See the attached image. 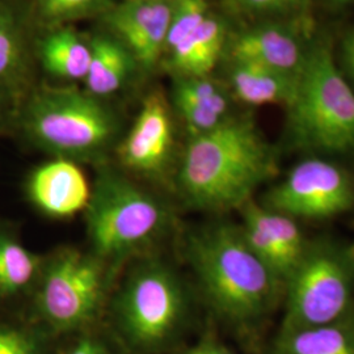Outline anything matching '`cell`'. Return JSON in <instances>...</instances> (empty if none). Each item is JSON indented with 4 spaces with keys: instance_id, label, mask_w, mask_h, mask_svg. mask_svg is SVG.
I'll return each instance as SVG.
<instances>
[{
    "instance_id": "cell-1",
    "label": "cell",
    "mask_w": 354,
    "mask_h": 354,
    "mask_svg": "<svg viewBox=\"0 0 354 354\" xmlns=\"http://www.w3.org/2000/svg\"><path fill=\"white\" fill-rule=\"evenodd\" d=\"M184 254L216 317L256 345L283 301L285 282L253 251L241 225L216 221L190 230Z\"/></svg>"
},
{
    "instance_id": "cell-2",
    "label": "cell",
    "mask_w": 354,
    "mask_h": 354,
    "mask_svg": "<svg viewBox=\"0 0 354 354\" xmlns=\"http://www.w3.org/2000/svg\"><path fill=\"white\" fill-rule=\"evenodd\" d=\"M277 172V152L252 118L230 117L214 130L190 137L175 184L192 209L226 213L241 210Z\"/></svg>"
},
{
    "instance_id": "cell-3",
    "label": "cell",
    "mask_w": 354,
    "mask_h": 354,
    "mask_svg": "<svg viewBox=\"0 0 354 354\" xmlns=\"http://www.w3.org/2000/svg\"><path fill=\"white\" fill-rule=\"evenodd\" d=\"M84 216L89 251L113 272L159 241L172 222L160 198L109 167L95 178Z\"/></svg>"
},
{
    "instance_id": "cell-4",
    "label": "cell",
    "mask_w": 354,
    "mask_h": 354,
    "mask_svg": "<svg viewBox=\"0 0 354 354\" xmlns=\"http://www.w3.org/2000/svg\"><path fill=\"white\" fill-rule=\"evenodd\" d=\"M288 108L291 147L326 155H354V92L323 42L306 53Z\"/></svg>"
},
{
    "instance_id": "cell-5",
    "label": "cell",
    "mask_w": 354,
    "mask_h": 354,
    "mask_svg": "<svg viewBox=\"0 0 354 354\" xmlns=\"http://www.w3.org/2000/svg\"><path fill=\"white\" fill-rule=\"evenodd\" d=\"M112 317L129 349L159 353L185 328L189 297L172 266L159 259H143L129 270L115 291Z\"/></svg>"
},
{
    "instance_id": "cell-6",
    "label": "cell",
    "mask_w": 354,
    "mask_h": 354,
    "mask_svg": "<svg viewBox=\"0 0 354 354\" xmlns=\"http://www.w3.org/2000/svg\"><path fill=\"white\" fill-rule=\"evenodd\" d=\"M23 125L41 149L76 163L100 159L118 130L102 99L74 87L37 91L26 104Z\"/></svg>"
},
{
    "instance_id": "cell-7",
    "label": "cell",
    "mask_w": 354,
    "mask_h": 354,
    "mask_svg": "<svg viewBox=\"0 0 354 354\" xmlns=\"http://www.w3.org/2000/svg\"><path fill=\"white\" fill-rule=\"evenodd\" d=\"M113 270L91 251L66 247L42 263L35 314L49 333L83 332L100 317Z\"/></svg>"
},
{
    "instance_id": "cell-8",
    "label": "cell",
    "mask_w": 354,
    "mask_h": 354,
    "mask_svg": "<svg viewBox=\"0 0 354 354\" xmlns=\"http://www.w3.org/2000/svg\"><path fill=\"white\" fill-rule=\"evenodd\" d=\"M282 330L311 328L354 311V256L327 239L307 241L285 281Z\"/></svg>"
},
{
    "instance_id": "cell-9",
    "label": "cell",
    "mask_w": 354,
    "mask_h": 354,
    "mask_svg": "<svg viewBox=\"0 0 354 354\" xmlns=\"http://www.w3.org/2000/svg\"><path fill=\"white\" fill-rule=\"evenodd\" d=\"M261 205L292 219L332 218L353 207V178L340 165L311 158L295 165Z\"/></svg>"
},
{
    "instance_id": "cell-10",
    "label": "cell",
    "mask_w": 354,
    "mask_h": 354,
    "mask_svg": "<svg viewBox=\"0 0 354 354\" xmlns=\"http://www.w3.org/2000/svg\"><path fill=\"white\" fill-rule=\"evenodd\" d=\"M174 125L160 93L146 97L134 125L120 146V162L130 172L151 180L167 176L174 151Z\"/></svg>"
},
{
    "instance_id": "cell-11",
    "label": "cell",
    "mask_w": 354,
    "mask_h": 354,
    "mask_svg": "<svg viewBox=\"0 0 354 354\" xmlns=\"http://www.w3.org/2000/svg\"><path fill=\"white\" fill-rule=\"evenodd\" d=\"M239 212L245 241L285 282L307 247L295 219L269 210L253 198L243 205Z\"/></svg>"
},
{
    "instance_id": "cell-12",
    "label": "cell",
    "mask_w": 354,
    "mask_h": 354,
    "mask_svg": "<svg viewBox=\"0 0 354 354\" xmlns=\"http://www.w3.org/2000/svg\"><path fill=\"white\" fill-rule=\"evenodd\" d=\"M171 0H125L105 20L136 62L151 68L165 50Z\"/></svg>"
},
{
    "instance_id": "cell-13",
    "label": "cell",
    "mask_w": 354,
    "mask_h": 354,
    "mask_svg": "<svg viewBox=\"0 0 354 354\" xmlns=\"http://www.w3.org/2000/svg\"><path fill=\"white\" fill-rule=\"evenodd\" d=\"M26 192L39 212L66 219L86 212L92 185L76 162L54 158L30 174Z\"/></svg>"
},
{
    "instance_id": "cell-14",
    "label": "cell",
    "mask_w": 354,
    "mask_h": 354,
    "mask_svg": "<svg viewBox=\"0 0 354 354\" xmlns=\"http://www.w3.org/2000/svg\"><path fill=\"white\" fill-rule=\"evenodd\" d=\"M234 61L260 64L283 73L299 75L306 53L299 38L279 24L253 26L231 42Z\"/></svg>"
},
{
    "instance_id": "cell-15",
    "label": "cell",
    "mask_w": 354,
    "mask_h": 354,
    "mask_svg": "<svg viewBox=\"0 0 354 354\" xmlns=\"http://www.w3.org/2000/svg\"><path fill=\"white\" fill-rule=\"evenodd\" d=\"M174 104L190 137L212 131L232 117L226 92L209 76L177 77Z\"/></svg>"
},
{
    "instance_id": "cell-16",
    "label": "cell",
    "mask_w": 354,
    "mask_h": 354,
    "mask_svg": "<svg viewBox=\"0 0 354 354\" xmlns=\"http://www.w3.org/2000/svg\"><path fill=\"white\" fill-rule=\"evenodd\" d=\"M261 354H354V311L324 326L279 329Z\"/></svg>"
},
{
    "instance_id": "cell-17",
    "label": "cell",
    "mask_w": 354,
    "mask_h": 354,
    "mask_svg": "<svg viewBox=\"0 0 354 354\" xmlns=\"http://www.w3.org/2000/svg\"><path fill=\"white\" fill-rule=\"evenodd\" d=\"M230 83L239 102L252 106L290 104L299 75L260 64L234 61Z\"/></svg>"
},
{
    "instance_id": "cell-18",
    "label": "cell",
    "mask_w": 354,
    "mask_h": 354,
    "mask_svg": "<svg viewBox=\"0 0 354 354\" xmlns=\"http://www.w3.org/2000/svg\"><path fill=\"white\" fill-rule=\"evenodd\" d=\"M226 44L225 24L209 15L203 24L169 51V64L177 77L209 76Z\"/></svg>"
},
{
    "instance_id": "cell-19",
    "label": "cell",
    "mask_w": 354,
    "mask_h": 354,
    "mask_svg": "<svg viewBox=\"0 0 354 354\" xmlns=\"http://www.w3.org/2000/svg\"><path fill=\"white\" fill-rule=\"evenodd\" d=\"M91 64L84 77L86 91L102 99L127 83L134 58L118 38L97 36L91 42Z\"/></svg>"
},
{
    "instance_id": "cell-20",
    "label": "cell",
    "mask_w": 354,
    "mask_h": 354,
    "mask_svg": "<svg viewBox=\"0 0 354 354\" xmlns=\"http://www.w3.org/2000/svg\"><path fill=\"white\" fill-rule=\"evenodd\" d=\"M39 57L51 75L84 80L91 64V45L74 29L59 28L41 41Z\"/></svg>"
},
{
    "instance_id": "cell-21",
    "label": "cell",
    "mask_w": 354,
    "mask_h": 354,
    "mask_svg": "<svg viewBox=\"0 0 354 354\" xmlns=\"http://www.w3.org/2000/svg\"><path fill=\"white\" fill-rule=\"evenodd\" d=\"M44 260L0 231V298H12L37 282Z\"/></svg>"
},
{
    "instance_id": "cell-22",
    "label": "cell",
    "mask_w": 354,
    "mask_h": 354,
    "mask_svg": "<svg viewBox=\"0 0 354 354\" xmlns=\"http://www.w3.org/2000/svg\"><path fill=\"white\" fill-rule=\"evenodd\" d=\"M209 15V4L206 0H171L165 50H172L177 44L201 26Z\"/></svg>"
},
{
    "instance_id": "cell-23",
    "label": "cell",
    "mask_w": 354,
    "mask_h": 354,
    "mask_svg": "<svg viewBox=\"0 0 354 354\" xmlns=\"http://www.w3.org/2000/svg\"><path fill=\"white\" fill-rule=\"evenodd\" d=\"M24 48L12 15L0 8V80L16 75L23 64Z\"/></svg>"
},
{
    "instance_id": "cell-24",
    "label": "cell",
    "mask_w": 354,
    "mask_h": 354,
    "mask_svg": "<svg viewBox=\"0 0 354 354\" xmlns=\"http://www.w3.org/2000/svg\"><path fill=\"white\" fill-rule=\"evenodd\" d=\"M39 15L49 23L59 24L106 10L109 0H37Z\"/></svg>"
},
{
    "instance_id": "cell-25",
    "label": "cell",
    "mask_w": 354,
    "mask_h": 354,
    "mask_svg": "<svg viewBox=\"0 0 354 354\" xmlns=\"http://www.w3.org/2000/svg\"><path fill=\"white\" fill-rule=\"evenodd\" d=\"M0 354H49L37 329L0 323Z\"/></svg>"
},
{
    "instance_id": "cell-26",
    "label": "cell",
    "mask_w": 354,
    "mask_h": 354,
    "mask_svg": "<svg viewBox=\"0 0 354 354\" xmlns=\"http://www.w3.org/2000/svg\"><path fill=\"white\" fill-rule=\"evenodd\" d=\"M235 12L250 16H286L308 12L310 0H228Z\"/></svg>"
},
{
    "instance_id": "cell-27",
    "label": "cell",
    "mask_w": 354,
    "mask_h": 354,
    "mask_svg": "<svg viewBox=\"0 0 354 354\" xmlns=\"http://www.w3.org/2000/svg\"><path fill=\"white\" fill-rule=\"evenodd\" d=\"M66 354H113V352L100 336L86 333L75 342Z\"/></svg>"
},
{
    "instance_id": "cell-28",
    "label": "cell",
    "mask_w": 354,
    "mask_h": 354,
    "mask_svg": "<svg viewBox=\"0 0 354 354\" xmlns=\"http://www.w3.org/2000/svg\"><path fill=\"white\" fill-rule=\"evenodd\" d=\"M176 354H236L223 342H219L212 335H206L197 344L185 348Z\"/></svg>"
},
{
    "instance_id": "cell-29",
    "label": "cell",
    "mask_w": 354,
    "mask_h": 354,
    "mask_svg": "<svg viewBox=\"0 0 354 354\" xmlns=\"http://www.w3.org/2000/svg\"><path fill=\"white\" fill-rule=\"evenodd\" d=\"M342 62L354 80V28L348 33L342 45Z\"/></svg>"
},
{
    "instance_id": "cell-30",
    "label": "cell",
    "mask_w": 354,
    "mask_h": 354,
    "mask_svg": "<svg viewBox=\"0 0 354 354\" xmlns=\"http://www.w3.org/2000/svg\"><path fill=\"white\" fill-rule=\"evenodd\" d=\"M330 3H333V4H346V3H351V1H354V0H329Z\"/></svg>"
},
{
    "instance_id": "cell-31",
    "label": "cell",
    "mask_w": 354,
    "mask_h": 354,
    "mask_svg": "<svg viewBox=\"0 0 354 354\" xmlns=\"http://www.w3.org/2000/svg\"><path fill=\"white\" fill-rule=\"evenodd\" d=\"M349 250H351V252H352V254L354 256V244L351 247V248H349Z\"/></svg>"
},
{
    "instance_id": "cell-32",
    "label": "cell",
    "mask_w": 354,
    "mask_h": 354,
    "mask_svg": "<svg viewBox=\"0 0 354 354\" xmlns=\"http://www.w3.org/2000/svg\"><path fill=\"white\" fill-rule=\"evenodd\" d=\"M310 4H311V0H310Z\"/></svg>"
}]
</instances>
